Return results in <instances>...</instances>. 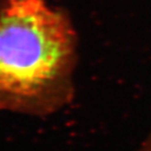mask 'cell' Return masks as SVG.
<instances>
[{
    "instance_id": "cell-1",
    "label": "cell",
    "mask_w": 151,
    "mask_h": 151,
    "mask_svg": "<svg viewBox=\"0 0 151 151\" xmlns=\"http://www.w3.org/2000/svg\"><path fill=\"white\" fill-rule=\"evenodd\" d=\"M78 40L46 0H0V111L50 116L75 97Z\"/></svg>"
},
{
    "instance_id": "cell-2",
    "label": "cell",
    "mask_w": 151,
    "mask_h": 151,
    "mask_svg": "<svg viewBox=\"0 0 151 151\" xmlns=\"http://www.w3.org/2000/svg\"><path fill=\"white\" fill-rule=\"evenodd\" d=\"M137 151H151V133L142 143V145L139 146V148Z\"/></svg>"
}]
</instances>
